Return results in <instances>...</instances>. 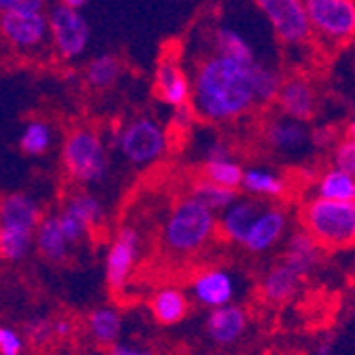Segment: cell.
<instances>
[{"mask_svg":"<svg viewBox=\"0 0 355 355\" xmlns=\"http://www.w3.org/2000/svg\"><path fill=\"white\" fill-rule=\"evenodd\" d=\"M49 32L58 51L66 60L83 55L89 44V38H92V30H89V24L83 17V13L66 5L53 7L49 15Z\"/></svg>","mask_w":355,"mask_h":355,"instance_id":"obj_8","label":"cell"},{"mask_svg":"<svg viewBox=\"0 0 355 355\" xmlns=\"http://www.w3.org/2000/svg\"><path fill=\"white\" fill-rule=\"evenodd\" d=\"M250 78H252V92H254V98L258 104H269V102L277 100L284 78L275 68L256 60L250 66Z\"/></svg>","mask_w":355,"mask_h":355,"instance_id":"obj_24","label":"cell"},{"mask_svg":"<svg viewBox=\"0 0 355 355\" xmlns=\"http://www.w3.org/2000/svg\"><path fill=\"white\" fill-rule=\"evenodd\" d=\"M193 294L207 309L227 306L235 296V284L225 269H209L193 282Z\"/></svg>","mask_w":355,"mask_h":355,"instance_id":"obj_13","label":"cell"},{"mask_svg":"<svg viewBox=\"0 0 355 355\" xmlns=\"http://www.w3.org/2000/svg\"><path fill=\"white\" fill-rule=\"evenodd\" d=\"M211 40H214L216 53H220V55L233 58V60L243 62V64H254L256 62L252 44L235 28H229V26L216 28L214 34H211Z\"/></svg>","mask_w":355,"mask_h":355,"instance_id":"obj_20","label":"cell"},{"mask_svg":"<svg viewBox=\"0 0 355 355\" xmlns=\"http://www.w3.org/2000/svg\"><path fill=\"white\" fill-rule=\"evenodd\" d=\"M157 94L161 98L163 104L178 108L191 104L193 100V83L189 80V76L184 74L180 62H178L173 55H165L159 66H157Z\"/></svg>","mask_w":355,"mask_h":355,"instance_id":"obj_10","label":"cell"},{"mask_svg":"<svg viewBox=\"0 0 355 355\" xmlns=\"http://www.w3.org/2000/svg\"><path fill=\"white\" fill-rule=\"evenodd\" d=\"M87 3H89V0H62V5H66V7H70L74 11H80Z\"/></svg>","mask_w":355,"mask_h":355,"instance_id":"obj_43","label":"cell"},{"mask_svg":"<svg viewBox=\"0 0 355 355\" xmlns=\"http://www.w3.org/2000/svg\"><path fill=\"white\" fill-rule=\"evenodd\" d=\"M318 197L332 201H355V178L336 167L330 169L318 184Z\"/></svg>","mask_w":355,"mask_h":355,"instance_id":"obj_26","label":"cell"},{"mask_svg":"<svg viewBox=\"0 0 355 355\" xmlns=\"http://www.w3.org/2000/svg\"><path fill=\"white\" fill-rule=\"evenodd\" d=\"M36 245L40 250V254L49 260H62L66 258L68 252V239L62 231L60 225V218L51 216V218H44L38 229H36Z\"/></svg>","mask_w":355,"mask_h":355,"instance_id":"obj_23","label":"cell"},{"mask_svg":"<svg viewBox=\"0 0 355 355\" xmlns=\"http://www.w3.org/2000/svg\"><path fill=\"white\" fill-rule=\"evenodd\" d=\"M205 178L220 187H227V189H233L237 191V187L243 184V173L245 169L233 161L231 157L229 159H220V161H205Z\"/></svg>","mask_w":355,"mask_h":355,"instance_id":"obj_29","label":"cell"},{"mask_svg":"<svg viewBox=\"0 0 355 355\" xmlns=\"http://www.w3.org/2000/svg\"><path fill=\"white\" fill-rule=\"evenodd\" d=\"M304 231L324 248L355 243V201L313 199L302 211Z\"/></svg>","mask_w":355,"mask_h":355,"instance_id":"obj_2","label":"cell"},{"mask_svg":"<svg viewBox=\"0 0 355 355\" xmlns=\"http://www.w3.org/2000/svg\"><path fill=\"white\" fill-rule=\"evenodd\" d=\"M277 104L282 112L292 119V121H311L318 108V98L315 89L311 87V83L302 76H292L284 80L282 92L277 96Z\"/></svg>","mask_w":355,"mask_h":355,"instance_id":"obj_12","label":"cell"},{"mask_svg":"<svg viewBox=\"0 0 355 355\" xmlns=\"http://www.w3.org/2000/svg\"><path fill=\"white\" fill-rule=\"evenodd\" d=\"M19 353H21V338L9 328H0V355H19Z\"/></svg>","mask_w":355,"mask_h":355,"instance_id":"obj_36","label":"cell"},{"mask_svg":"<svg viewBox=\"0 0 355 355\" xmlns=\"http://www.w3.org/2000/svg\"><path fill=\"white\" fill-rule=\"evenodd\" d=\"M53 330H55L60 336H64V334H68V332H70V324H66V322H58Z\"/></svg>","mask_w":355,"mask_h":355,"instance_id":"obj_44","label":"cell"},{"mask_svg":"<svg viewBox=\"0 0 355 355\" xmlns=\"http://www.w3.org/2000/svg\"><path fill=\"white\" fill-rule=\"evenodd\" d=\"M345 138L347 140H355V121H351L345 129Z\"/></svg>","mask_w":355,"mask_h":355,"instance_id":"obj_45","label":"cell"},{"mask_svg":"<svg viewBox=\"0 0 355 355\" xmlns=\"http://www.w3.org/2000/svg\"><path fill=\"white\" fill-rule=\"evenodd\" d=\"M0 11H42V0H0Z\"/></svg>","mask_w":355,"mask_h":355,"instance_id":"obj_38","label":"cell"},{"mask_svg":"<svg viewBox=\"0 0 355 355\" xmlns=\"http://www.w3.org/2000/svg\"><path fill=\"white\" fill-rule=\"evenodd\" d=\"M250 66L227 55H207L193 78V100L197 114L205 121H233L254 104Z\"/></svg>","mask_w":355,"mask_h":355,"instance_id":"obj_1","label":"cell"},{"mask_svg":"<svg viewBox=\"0 0 355 355\" xmlns=\"http://www.w3.org/2000/svg\"><path fill=\"white\" fill-rule=\"evenodd\" d=\"M318 258H320V243L306 231L292 235V239L288 241V254L284 262L290 264L300 277L313 269Z\"/></svg>","mask_w":355,"mask_h":355,"instance_id":"obj_19","label":"cell"},{"mask_svg":"<svg viewBox=\"0 0 355 355\" xmlns=\"http://www.w3.org/2000/svg\"><path fill=\"white\" fill-rule=\"evenodd\" d=\"M298 282H300V275L292 269L290 264L282 262V264L273 266V269L269 271V275L264 277L262 292L273 302H286L298 290Z\"/></svg>","mask_w":355,"mask_h":355,"instance_id":"obj_21","label":"cell"},{"mask_svg":"<svg viewBox=\"0 0 355 355\" xmlns=\"http://www.w3.org/2000/svg\"><path fill=\"white\" fill-rule=\"evenodd\" d=\"M241 187L256 197H279L286 191V182L282 180V175L264 167L245 169Z\"/></svg>","mask_w":355,"mask_h":355,"instance_id":"obj_25","label":"cell"},{"mask_svg":"<svg viewBox=\"0 0 355 355\" xmlns=\"http://www.w3.org/2000/svg\"><path fill=\"white\" fill-rule=\"evenodd\" d=\"M51 146V129L40 121H32L21 133V148L28 155H44Z\"/></svg>","mask_w":355,"mask_h":355,"instance_id":"obj_32","label":"cell"},{"mask_svg":"<svg viewBox=\"0 0 355 355\" xmlns=\"http://www.w3.org/2000/svg\"><path fill=\"white\" fill-rule=\"evenodd\" d=\"M286 225H288V218H286V214L282 209H277V207L264 209L252 225L243 245L250 252H256V254L269 250L282 239V235L286 231Z\"/></svg>","mask_w":355,"mask_h":355,"instance_id":"obj_14","label":"cell"},{"mask_svg":"<svg viewBox=\"0 0 355 355\" xmlns=\"http://www.w3.org/2000/svg\"><path fill=\"white\" fill-rule=\"evenodd\" d=\"M58 218H60V225H62V231H64L68 243L80 241V237H83V235L87 233V229H89L80 218H76V216H74L72 211H68V209H64Z\"/></svg>","mask_w":355,"mask_h":355,"instance_id":"obj_35","label":"cell"},{"mask_svg":"<svg viewBox=\"0 0 355 355\" xmlns=\"http://www.w3.org/2000/svg\"><path fill=\"white\" fill-rule=\"evenodd\" d=\"M334 167L355 178V140H343L338 142L334 150Z\"/></svg>","mask_w":355,"mask_h":355,"instance_id":"obj_34","label":"cell"},{"mask_svg":"<svg viewBox=\"0 0 355 355\" xmlns=\"http://www.w3.org/2000/svg\"><path fill=\"white\" fill-rule=\"evenodd\" d=\"M110 355H150V351L138 349V347H129V345H112Z\"/></svg>","mask_w":355,"mask_h":355,"instance_id":"obj_41","label":"cell"},{"mask_svg":"<svg viewBox=\"0 0 355 355\" xmlns=\"http://www.w3.org/2000/svg\"><path fill=\"white\" fill-rule=\"evenodd\" d=\"M309 138H311V133L302 127V123L292 121V119L273 121L269 129H266V140H269V144L275 150H282V153L300 150Z\"/></svg>","mask_w":355,"mask_h":355,"instance_id":"obj_18","label":"cell"},{"mask_svg":"<svg viewBox=\"0 0 355 355\" xmlns=\"http://www.w3.org/2000/svg\"><path fill=\"white\" fill-rule=\"evenodd\" d=\"M245 313L235 306V304H227V306H218L211 309V313L207 315V332L211 336L214 343L218 345H233L245 330Z\"/></svg>","mask_w":355,"mask_h":355,"instance_id":"obj_16","label":"cell"},{"mask_svg":"<svg viewBox=\"0 0 355 355\" xmlns=\"http://www.w3.org/2000/svg\"><path fill=\"white\" fill-rule=\"evenodd\" d=\"M121 76V62L112 53L98 55L87 66V83L98 89L114 85Z\"/></svg>","mask_w":355,"mask_h":355,"instance_id":"obj_30","label":"cell"},{"mask_svg":"<svg viewBox=\"0 0 355 355\" xmlns=\"http://www.w3.org/2000/svg\"><path fill=\"white\" fill-rule=\"evenodd\" d=\"M264 211L262 201L258 199H245V201H235L220 218V231L227 239L243 243L256 218Z\"/></svg>","mask_w":355,"mask_h":355,"instance_id":"obj_15","label":"cell"},{"mask_svg":"<svg viewBox=\"0 0 355 355\" xmlns=\"http://www.w3.org/2000/svg\"><path fill=\"white\" fill-rule=\"evenodd\" d=\"M187 311H189L187 296L175 288H165L157 292L153 298V313L157 322L163 326H173L178 322H182Z\"/></svg>","mask_w":355,"mask_h":355,"instance_id":"obj_22","label":"cell"},{"mask_svg":"<svg viewBox=\"0 0 355 355\" xmlns=\"http://www.w3.org/2000/svg\"><path fill=\"white\" fill-rule=\"evenodd\" d=\"M220 159H229V148L220 142H214L209 148H207V157L205 161H220Z\"/></svg>","mask_w":355,"mask_h":355,"instance_id":"obj_40","label":"cell"},{"mask_svg":"<svg viewBox=\"0 0 355 355\" xmlns=\"http://www.w3.org/2000/svg\"><path fill=\"white\" fill-rule=\"evenodd\" d=\"M64 165L68 173L80 184L104 180L108 171V157L102 138L92 129L72 131L64 144Z\"/></svg>","mask_w":355,"mask_h":355,"instance_id":"obj_4","label":"cell"},{"mask_svg":"<svg viewBox=\"0 0 355 355\" xmlns=\"http://www.w3.org/2000/svg\"><path fill=\"white\" fill-rule=\"evenodd\" d=\"M64 209H68V211H72L76 218H80L87 227H94L96 222L102 218V205H100V201H98L96 197H92V195H87V193L74 195V197L66 203Z\"/></svg>","mask_w":355,"mask_h":355,"instance_id":"obj_33","label":"cell"},{"mask_svg":"<svg viewBox=\"0 0 355 355\" xmlns=\"http://www.w3.org/2000/svg\"><path fill=\"white\" fill-rule=\"evenodd\" d=\"M311 142L315 146H328L334 142V131L330 127H318L313 133H311Z\"/></svg>","mask_w":355,"mask_h":355,"instance_id":"obj_39","label":"cell"},{"mask_svg":"<svg viewBox=\"0 0 355 355\" xmlns=\"http://www.w3.org/2000/svg\"><path fill=\"white\" fill-rule=\"evenodd\" d=\"M311 28L324 38L345 42L355 36V0H304Z\"/></svg>","mask_w":355,"mask_h":355,"instance_id":"obj_7","label":"cell"},{"mask_svg":"<svg viewBox=\"0 0 355 355\" xmlns=\"http://www.w3.org/2000/svg\"><path fill=\"white\" fill-rule=\"evenodd\" d=\"M123 157L133 165H148L163 157L167 148L165 129L153 119H138L129 123L119 136Z\"/></svg>","mask_w":355,"mask_h":355,"instance_id":"obj_5","label":"cell"},{"mask_svg":"<svg viewBox=\"0 0 355 355\" xmlns=\"http://www.w3.org/2000/svg\"><path fill=\"white\" fill-rule=\"evenodd\" d=\"M121 328H123V322L114 309H108V306L96 309L94 313L89 315V330H92L98 343L114 345L116 338L121 336Z\"/></svg>","mask_w":355,"mask_h":355,"instance_id":"obj_28","label":"cell"},{"mask_svg":"<svg viewBox=\"0 0 355 355\" xmlns=\"http://www.w3.org/2000/svg\"><path fill=\"white\" fill-rule=\"evenodd\" d=\"M195 199H199L203 205H207L211 211H227L235 201H237V191L220 187L211 180H199L193 187V195Z\"/></svg>","mask_w":355,"mask_h":355,"instance_id":"obj_27","label":"cell"},{"mask_svg":"<svg viewBox=\"0 0 355 355\" xmlns=\"http://www.w3.org/2000/svg\"><path fill=\"white\" fill-rule=\"evenodd\" d=\"M216 231V216L199 199L189 197L178 203L165 225V243L173 252H195Z\"/></svg>","mask_w":355,"mask_h":355,"instance_id":"obj_3","label":"cell"},{"mask_svg":"<svg viewBox=\"0 0 355 355\" xmlns=\"http://www.w3.org/2000/svg\"><path fill=\"white\" fill-rule=\"evenodd\" d=\"M51 332V324L49 322H34L30 328V334H34V338H44Z\"/></svg>","mask_w":355,"mask_h":355,"instance_id":"obj_42","label":"cell"},{"mask_svg":"<svg viewBox=\"0 0 355 355\" xmlns=\"http://www.w3.org/2000/svg\"><path fill=\"white\" fill-rule=\"evenodd\" d=\"M260 13L269 19L271 28L286 44H302L311 36V21L304 0H254Z\"/></svg>","mask_w":355,"mask_h":355,"instance_id":"obj_6","label":"cell"},{"mask_svg":"<svg viewBox=\"0 0 355 355\" xmlns=\"http://www.w3.org/2000/svg\"><path fill=\"white\" fill-rule=\"evenodd\" d=\"M49 21L42 11H9L0 17V32L15 47H36L44 40Z\"/></svg>","mask_w":355,"mask_h":355,"instance_id":"obj_9","label":"cell"},{"mask_svg":"<svg viewBox=\"0 0 355 355\" xmlns=\"http://www.w3.org/2000/svg\"><path fill=\"white\" fill-rule=\"evenodd\" d=\"M38 207L26 195H9L0 201V227L34 233L38 229Z\"/></svg>","mask_w":355,"mask_h":355,"instance_id":"obj_17","label":"cell"},{"mask_svg":"<svg viewBox=\"0 0 355 355\" xmlns=\"http://www.w3.org/2000/svg\"><path fill=\"white\" fill-rule=\"evenodd\" d=\"M138 252H140L138 233L133 229H123L119 237L114 239V243L110 245L108 256H106V279L110 288L116 290L127 282L133 264H136Z\"/></svg>","mask_w":355,"mask_h":355,"instance_id":"obj_11","label":"cell"},{"mask_svg":"<svg viewBox=\"0 0 355 355\" xmlns=\"http://www.w3.org/2000/svg\"><path fill=\"white\" fill-rule=\"evenodd\" d=\"M32 235L28 231L19 229H9V227H0V258L5 260H21L32 243Z\"/></svg>","mask_w":355,"mask_h":355,"instance_id":"obj_31","label":"cell"},{"mask_svg":"<svg viewBox=\"0 0 355 355\" xmlns=\"http://www.w3.org/2000/svg\"><path fill=\"white\" fill-rule=\"evenodd\" d=\"M195 116H197V110H195V106H193V104L178 106V108H173L171 125H173V127H178L180 131H184V129H189V127H191V123L195 121Z\"/></svg>","mask_w":355,"mask_h":355,"instance_id":"obj_37","label":"cell"}]
</instances>
